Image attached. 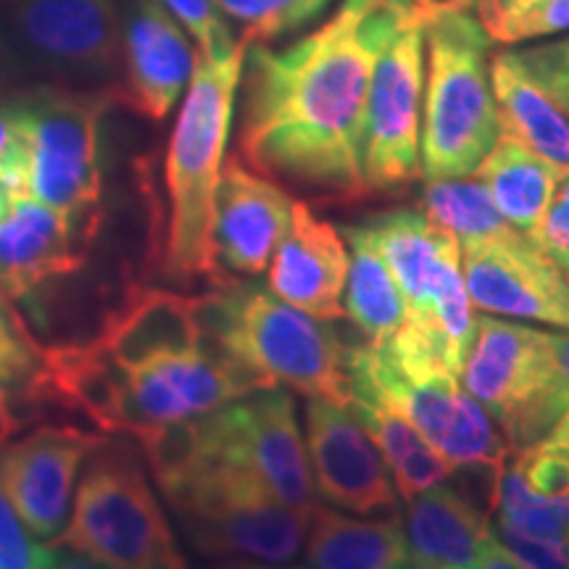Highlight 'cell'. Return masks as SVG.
<instances>
[{"mask_svg":"<svg viewBox=\"0 0 569 569\" xmlns=\"http://www.w3.org/2000/svg\"><path fill=\"white\" fill-rule=\"evenodd\" d=\"M461 274L475 309L569 330V282L525 232L465 251Z\"/></svg>","mask_w":569,"mask_h":569,"instance_id":"15","label":"cell"},{"mask_svg":"<svg viewBox=\"0 0 569 569\" xmlns=\"http://www.w3.org/2000/svg\"><path fill=\"white\" fill-rule=\"evenodd\" d=\"M122 32L119 0H0V77L119 96Z\"/></svg>","mask_w":569,"mask_h":569,"instance_id":"6","label":"cell"},{"mask_svg":"<svg viewBox=\"0 0 569 569\" xmlns=\"http://www.w3.org/2000/svg\"><path fill=\"white\" fill-rule=\"evenodd\" d=\"M490 80L501 130L515 134L561 172H569V119L532 82L515 51H501L490 59Z\"/></svg>","mask_w":569,"mask_h":569,"instance_id":"26","label":"cell"},{"mask_svg":"<svg viewBox=\"0 0 569 569\" xmlns=\"http://www.w3.org/2000/svg\"><path fill=\"white\" fill-rule=\"evenodd\" d=\"M80 232L38 198H17L0 211V290L21 298L53 277L82 267Z\"/></svg>","mask_w":569,"mask_h":569,"instance_id":"23","label":"cell"},{"mask_svg":"<svg viewBox=\"0 0 569 569\" xmlns=\"http://www.w3.org/2000/svg\"><path fill=\"white\" fill-rule=\"evenodd\" d=\"M367 227L401 290L403 325L461 377L478 317L465 288L457 238L422 211L380 213L367 219Z\"/></svg>","mask_w":569,"mask_h":569,"instance_id":"9","label":"cell"},{"mask_svg":"<svg viewBox=\"0 0 569 569\" xmlns=\"http://www.w3.org/2000/svg\"><path fill=\"white\" fill-rule=\"evenodd\" d=\"M409 567L417 569H522L493 530L490 511L443 482L407 498L401 515Z\"/></svg>","mask_w":569,"mask_h":569,"instance_id":"20","label":"cell"},{"mask_svg":"<svg viewBox=\"0 0 569 569\" xmlns=\"http://www.w3.org/2000/svg\"><path fill=\"white\" fill-rule=\"evenodd\" d=\"M346 372L348 386L386 398L451 465L482 469L498 480L509 446L488 411L461 388V377L409 380L372 343L346 348Z\"/></svg>","mask_w":569,"mask_h":569,"instance_id":"12","label":"cell"},{"mask_svg":"<svg viewBox=\"0 0 569 569\" xmlns=\"http://www.w3.org/2000/svg\"><path fill=\"white\" fill-rule=\"evenodd\" d=\"M230 24H238V38L274 40L293 32L298 0H219Z\"/></svg>","mask_w":569,"mask_h":569,"instance_id":"33","label":"cell"},{"mask_svg":"<svg viewBox=\"0 0 569 569\" xmlns=\"http://www.w3.org/2000/svg\"><path fill=\"white\" fill-rule=\"evenodd\" d=\"M11 134H13V113H11V106H0V159H3L6 148H9ZM13 201H17V198H13ZM9 203H11L9 198L0 196V211H3Z\"/></svg>","mask_w":569,"mask_h":569,"instance_id":"38","label":"cell"},{"mask_svg":"<svg viewBox=\"0 0 569 569\" xmlns=\"http://www.w3.org/2000/svg\"><path fill=\"white\" fill-rule=\"evenodd\" d=\"M140 443L198 553L240 567H288L301 557L309 515L284 507L264 482L198 457L177 425Z\"/></svg>","mask_w":569,"mask_h":569,"instance_id":"2","label":"cell"},{"mask_svg":"<svg viewBox=\"0 0 569 569\" xmlns=\"http://www.w3.org/2000/svg\"><path fill=\"white\" fill-rule=\"evenodd\" d=\"M238 48L222 59L198 53L193 77L182 96L180 113L167 148V269L169 274H217L213 261V203L230 142L234 98L248 48Z\"/></svg>","mask_w":569,"mask_h":569,"instance_id":"3","label":"cell"},{"mask_svg":"<svg viewBox=\"0 0 569 569\" xmlns=\"http://www.w3.org/2000/svg\"><path fill=\"white\" fill-rule=\"evenodd\" d=\"M61 565V551L32 536L0 482V569H48Z\"/></svg>","mask_w":569,"mask_h":569,"instance_id":"32","label":"cell"},{"mask_svg":"<svg viewBox=\"0 0 569 569\" xmlns=\"http://www.w3.org/2000/svg\"><path fill=\"white\" fill-rule=\"evenodd\" d=\"M493 40L467 9L425 13V92L419 167L425 180L469 177L490 151L501 122L490 80Z\"/></svg>","mask_w":569,"mask_h":569,"instance_id":"4","label":"cell"},{"mask_svg":"<svg viewBox=\"0 0 569 569\" xmlns=\"http://www.w3.org/2000/svg\"><path fill=\"white\" fill-rule=\"evenodd\" d=\"M565 174L507 130L498 132L490 151L472 172L501 217L532 240Z\"/></svg>","mask_w":569,"mask_h":569,"instance_id":"25","label":"cell"},{"mask_svg":"<svg viewBox=\"0 0 569 569\" xmlns=\"http://www.w3.org/2000/svg\"><path fill=\"white\" fill-rule=\"evenodd\" d=\"M17 430V419H13L9 401H6V393L0 390V448H3L6 440L11 438V432Z\"/></svg>","mask_w":569,"mask_h":569,"instance_id":"40","label":"cell"},{"mask_svg":"<svg viewBox=\"0 0 569 569\" xmlns=\"http://www.w3.org/2000/svg\"><path fill=\"white\" fill-rule=\"evenodd\" d=\"M201 315L213 343L269 386L348 401L346 346L330 319L306 315L251 282H227L219 293L201 296Z\"/></svg>","mask_w":569,"mask_h":569,"instance_id":"5","label":"cell"},{"mask_svg":"<svg viewBox=\"0 0 569 569\" xmlns=\"http://www.w3.org/2000/svg\"><path fill=\"white\" fill-rule=\"evenodd\" d=\"M293 198L280 182L248 167L238 153L224 159L213 203V261L234 277L267 272L282 234L288 232Z\"/></svg>","mask_w":569,"mask_h":569,"instance_id":"18","label":"cell"},{"mask_svg":"<svg viewBox=\"0 0 569 569\" xmlns=\"http://www.w3.org/2000/svg\"><path fill=\"white\" fill-rule=\"evenodd\" d=\"M348 407L369 432V438L375 440V446L380 448L382 459L393 475L398 496L403 501L459 472V467L427 443L422 432L396 407H390L386 398L372 393V390L351 388Z\"/></svg>","mask_w":569,"mask_h":569,"instance_id":"27","label":"cell"},{"mask_svg":"<svg viewBox=\"0 0 569 569\" xmlns=\"http://www.w3.org/2000/svg\"><path fill=\"white\" fill-rule=\"evenodd\" d=\"M343 238L348 246L346 319H351L367 343L382 346L396 336L407 317L401 290L367 222L343 227Z\"/></svg>","mask_w":569,"mask_h":569,"instance_id":"28","label":"cell"},{"mask_svg":"<svg viewBox=\"0 0 569 569\" xmlns=\"http://www.w3.org/2000/svg\"><path fill=\"white\" fill-rule=\"evenodd\" d=\"M177 427L198 457L253 475L298 515L317 507L306 438L288 388H259Z\"/></svg>","mask_w":569,"mask_h":569,"instance_id":"11","label":"cell"},{"mask_svg":"<svg viewBox=\"0 0 569 569\" xmlns=\"http://www.w3.org/2000/svg\"><path fill=\"white\" fill-rule=\"evenodd\" d=\"M536 243L543 248V253L569 282V172L559 180L557 193H553L543 222L538 227Z\"/></svg>","mask_w":569,"mask_h":569,"instance_id":"36","label":"cell"},{"mask_svg":"<svg viewBox=\"0 0 569 569\" xmlns=\"http://www.w3.org/2000/svg\"><path fill=\"white\" fill-rule=\"evenodd\" d=\"M92 346L111 365L138 367L161 356L201 351L211 343L203 327L201 296H180L172 290H132L127 301L113 309Z\"/></svg>","mask_w":569,"mask_h":569,"instance_id":"22","label":"cell"},{"mask_svg":"<svg viewBox=\"0 0 569 569\" xmlns=\"http://www.w3.org/2000/svg\"><path fill=\"white\" fill-rule=\"evenodd\" d=\"M490 519L501 540L569 543V411L536 443L509 453Z\"/></svg>","mask_w":569,"mask_h":569,"instance_id":"17","label":"cell"},{"mask_svg":"<svg viewBox=\"0 0 569 569\" xmlns=\"http://www.w3.org/2000/svg\"><path fill=\"white\" fill-rule=\"evenodd\" d=\"M411 6L343 0L311 32L282 48L251 40L238 82V156L284 190L359 201L365 111L375 59Z\"/></svg>","mask_w":569,"mask_h":569,"instance_id":"1","label":"cell"},{"mask_svg":"<svg viewBox=\"0 0 569 569\" xmlns=\"http://www.w3.org/2000/svg\"><path fill=\"white\" fill-rule=\"evenodd\" d=\"M332 3H336V0H298V9L293 13V32L301 30L306 24H311V21H317ZM398 3L411 6V9L419 11H430L432 6H436V0H398Z\"/></svg>","mask_w":569,"mask_h":569,"instance_id":"37","label":"cell"},{"mask_svg":"<svg viewBox=\"0 0 569 569\" xmlns=\"http://www.w3.org/2000/svg\"><path fill=\"white\" fill-rule=\"evenodd\" d=\"M103 436L74 427H40L0 448V482L30 532L53 546L61 538L74 501L77 475Z\"/></svg>","mask_w":569,"mask_h":569,"instance_id":"16","label":"cell"},{"mask_svg":"<svg viewBox=\"0 0 569 569\" xmlns=\"http://www.w3.org/2000/svg\"><path fill=\"white\" fill-rule=\"evenodd\" d=\"M38 369V346L27 336V330L11 311V306H6L3 298H0V388L32 386Z\"/></svg>","mask_w":569,"mask_h":569,"instance_id":"34","label":"cell"},{"mask_svg":"<svg viewBox=\"0 0 569 569\" xmlns=\"http://www.w3.org/2000/svg\"><path fill=\"white\" fill-rule=\"evenodd\" d=\"M557 361H559L561 390H565V396L569 401V330L557 332Z\"/></svg>","mask_w":569,"mask_h":569,"instance_id":"39","label":"cell"},{"mask_svg":"<svg viewBox=\"0 0 569 569\" xmlns=\"http://www.w3.org/2000/svg\"><path fill=\"white\" fill-rule=\"evenodd\" d=\"M119 96L113 90L34 88L13 103L27 140L30 196L51 206L88 240L101 209V119Z\"/></svg>","mask_w":569,"mask_h":569,"instance_id":"10","label":"cell"},{"mask_svg":"<svg viewBox=\"0 0 569 569\" xmlns=\"http://www.w3.org/2000/svg\"><path fill=\"white\" fill-rule=\"evenodd\" d=\"M267 269L269 290L284 303L330 322L346 317V238L303 201L293 203L288 232L277 243Z\"/></svg>","mask_w":569,"mask_h":569,"instance_id":"21","label":"cell"},{"mask_svg":"<svg viewBox=\"0 0 569 569\" xmlns=\"http://www.w3.org/2000/svg\"><path fill=\"white\" fill-rule=\"evenodd\" d=\"M480 0H436V6H448V9H478Z\"/></svg>","mask_w":569,"mask_h":569,"instance_id":"41","label":"cell"},{"mask_svg":"<svg viewBox=\"0 0 569 569\" xmlns=\"http://www.w3.org/2000/svg\"><path fill=\"white\" fill-rule=\"evenodd\" d=\"M419 211L432 222L446 227L457 238L461 253L472 248L498 243L519 232L490 201L488 190L478 177H451V180H427Z\"/></svg>","mask_w":569,"mask_h":569,"instance_id":"29","label":"cell"},{"mask_svg":"<svg viewBox=\"0 0 569 569\" xmlns=\"http://www.w3.org/2000/svg\"><path fill=\"white\" fill-rule=\"evenodd\" d=\"M303 438L311 480L330 507L359 517L401 515L393 475L348 401L309 398Z\"/></svg>","mask_w":569,"mask_h":569,"instance_id":"14","label":"cell"},{"mask_svg":"<svg viewBox=\"0 0 569 569\" xmlns=\"http://www.w3.org/2000/svg\"><path fill=\"white\" fill-rule=\"evenodd\" d=\"M198 51L161 0H127L119 101L140 117H169L188 90Z\"/></svg>","mask_w":569,"mask_h":569,"instance_id":"19","label":"cell"},{"mask_svg":"<svg viewBox=\"0 0 569 569\" xmlns=\"http://www.w3.org/2000/svg\"><path fill=\"white\" fill-rule=\"evenodd\" d=\"M519 63L532 77L559 111L569 119V38L538 42V46L515 51Z\"/></svg>","mask_w":569,"mask_h":569,"instance_id":"35","label":"cell"},{"mask_svg":"<svg viewBox=\"0 0 569 569\" xmlns=\"http://www.w3.org/2000/svg\"><path fill=\"white\" fill-rule=\"evenodd\" d=\"M303 565L317 569H403L409 546L398 517H348L330 503H317L303 538Z\"/></svg>","mask_w":569,"mask_h":569,"instance_id":"24","label":"cell"},{"mask_svg":"<svg viewBox=\"0 0 569 569\" xmlns=\"http://www.w3.org/2000/svg\"><path fill=\"white\" fill-rule=\"evenodd\" d=\"M425 13L409 11L375 59L365 111V177L372 193H401L422 177Z\"/></svg>","mask_w":569,"mask_h":569,"instance_id":"13","label":"cell"},{"mask_svg":"<svg viewBox=\"0 0 569 569\" xmlns=\"http://www.w3.org/2000/svg\"><path fill=\"white\" fill-rule=\"evenodd\" d=\"M478 19L493 42L522 46L569 32V0H480Z\"/></svg>","mask_w":569,"mask_h":569,"instance_id":"30","label":"cell"},{"mask_svg":"<svg viewBox=\"0 0 569 569\" xmlns=\"http://www.w3.org/2000/svg\"><path fill=\"white\" fill-rule=\"evenodd\" d=\"M461 386L493 419L509 453L536 443L569 411L557 332L507 317H478Z\"/></svg>","mask_w":569,"mask_h":569,"instance_id":"8","label":"cell"},{"mask_svg":"<svg viewBox=\"0 0 569 569\" xmlns=\"http://www.w3.org/2000/svg\"><path fill=\"white\" fill-rule=\"evenodd\" d=\"M161 3L190 34L198 53L222 59L238 48L240 38L232 32V24L219 9V0H161Z\"/></svg>","mask_w":569,"mask_h":569,"instance_id":"31","label":"cell"},{"mask_svg":"<svg viewBox=\"0 0 569 569\" xmlns=\"http://www.w3.org/2000/svg\"><path fill=\"white\" fill-rule=\"evenodd\" d=\"M53 546L109 569L188 567L146 469L124 448H103L74 490L71 515Z\"/></svg>","mask_w":569,"mask_h":569,"instance_id":"7","label":"cell"}]
</instances>
